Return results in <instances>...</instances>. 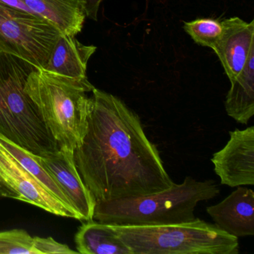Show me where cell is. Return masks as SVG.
Instances as JSON below:
<instances>
[{
  "mask_svg": "<svg viewBox=\"0 0 254 254\" xmlns=\"http://www.w3.org/2000/svg\"><path fill=\"white\" fill-rule=\"evenodd\" d=\"M73 155L96 202L148 195L174 184L139 116L120 98L96 87L87 130Z\"/></svg>",
  "mask_w": 254,
  "mask_h": 254,
  "instance_id": "obj_1",
  "label": "cell"
},
{
  "mask_svg": "<svg viewBox=\"0 0 254 254\" xmlns=\"http://www.w3.org/2000/svg\"><path fill=\"white\" fill-rule=\"evenodd\" d=\"M212 180L199 181L186 177L167 190L148 195L97 201L93 220L119 226H157L190 222L196 219L199 202L219 195Z\"/></svg>",
  "mask_w": 254,
  "mask_h": 254,
  "instance_id": "obj_2",
  "label": "cell"
},
{
  "mask_svg": "<svg viewBox=\"0 0 254 254\" xmlns=\"http://www.w3.org/2000/svg\"><path fill=\"white\" fill-rule=\"evenodd\" d=\"M37 68L18 56L0 51V134L41 157L59 146L25 90Z\"/></svg>",
  "mask_w": 254,
  "mask_h": 254,
  "instance_id": "obj_3",
  "label": "cell"
},
{
  "mask_svg": "<svg viewBox=\"0 0 254 254\" xmlns=\"http://www.w3.org/2000/svg\"><path fill=\"white\" fill-rule=\"evenodd\" d=\"M93 84L37 68L28 78L25 90L38 107L59 148L76 149L87 127Z\"/></svg>",
  "mask_w": 254,
  "mask_h": 254,
  "instance_id": "obj_4",
  "label": "cell"
},
{
  "mask_svg": "<svg viewBox=\"0 0 254 254\" xmlns=\"http://www.w3.org/2000/svg\"><path fill=\"white\" fill-rule=\"evenodd\" d=\"M133 254H238L239 239L196 218L157 226L111 225Z\"/></svg>",
  "mask_w": 254,
  "mask_h": 254,
  "instance_id": "obj_5",
  "label": "cell"
},
{
  "mask_svg": "<svg viewBox=\"0 0 254 254\" xmlns=\"http://www.w3.org/2000/svg\"><path fill=\"white\" fill-rule=\"evenodd\" d=\"M61 35L44 19L0 2V51L44 69Z\"/></svg>",
  "mask_w": 254,
  "mask_h": 254,
  "instance_id": "obj_6",
  "label": "cell"
},
{
  "mask_svg": "<svg viewBox=\"0 0 254 254\" xmlns=\"http://www.w3.org/2000/svg\"><path fill=\"white\" fill-rule=\"evenodd\" d=\"M0 197L26 202L53 215L81 221L73 209L49 192L1 143Z\"/></svg>",
  "mask_w": 254,
  "mask_h": 254,
  "instance_id": "obj_7",
  "label": "cell"
},
{
  "mask_svg": "<svg viewBox=\"0 0 254 254\" xmlns=\"http://www.w3.org/2000/svg\"><path fill=\"white\" fill-rule=\"evenodd\" d=\"M230 139L212 155L221 184L230 187L254 185V127L229 132Z\"/></svg>",
  "mask_w": 254,
  "mask_h": 254,
  "instance_id": "obj_8",
  "label": "cell"
},
{
  "mask_svg": "<svg viewBox=\"0 0 254 254\" xmlns=\"http://www.w3.org/2000/svg\"><path fill=\"white\" fill-rule=\"evenodd\" d=\"M41 164L62 188L83 221L93 220L96 201L83 182L74 160L73 151L60 148L40 157Z\"/></svg>",
  "mask_w": 254,
  "mask_h": 254,
  "instance_id": "obj_9",
  "label": "cell"
},
{
  "mask_svg": "<svg viewBox=\"0 0 254 254\" xmlns=\"http://www.w3.org/2000/svg\"><path fill=\"white\" fill-rule=\"evenodd\" d=\"M221 24L222 33L212 50L231 82L240 73L254 48V20L247 23L235 17L226 19Z\"/></svg>",
  "mask_w": 254,
  "mask_h": 254,
  "instance_id": "obj_10",
  "label": "cell"
},
{
  "mask_svg": "<svg viewBox=\"0 0 254 254\" xmlns=\"http://www.w3.org/2000/svg\"><path fill=\"white\" fill-rule=\"evenodd\" d=\"M206 211L215 225L227 234L238 239L254 236V191L251 189L238 187Z\"/></svg>",
  "mask_w": 254,
  "mask_h": 254,
  "instance_id": "obj_11",
  "label": "cell"
},
{
  "mask_svg": "<svg viewBox=\"0 0 254 254\" xmlns=\"http://www.w3.org/2000/svg\"><path fill=\"white\" fill-rule=\"evenodd\" d=\"M32 14L57 28L64 35L75 36L87 17L86 0H20Z\"/></svg>",
  "mask_w": 254,
  "mask_h": 254,
  "instance_id": "obj_12",
  "label": "cell"
},
{
  "mask_svg": "<svg viewBox=\"0 0 254 254\" xmlns=\"http://www.w3.org/2000/svg\"><path fill=\"white\" fill-rule=\"evenodd\" d=\"M96 51L94 46L84 45L75 36L62 33L43 69L72 79H87V63Z\"/></svg>",
  "mask_w": 254,
  "mask_h": 254,
  "instance_id": "obj_13",
  "label": "cell"
},
{
  "mask_svg": "<svg viewBox=\"0 0 254 254\" xmlns=\"http://www.w3.org/2000/svg\"><path fill=\"white\" fill-rule=\"evenodd\" d=\"M224 107L229 117L247 125L254 115V48L240 73L231 81Z\"/></svg>",
  "mask_w": 254,
  "mask_h": 254,
  "instance_id": "obj_14",
  "label": "cell"
},
{
  "mask_svg": "<svg viewBox=\"0 0 254 254\" xmlns=\"http://www.w3.org/2000/svg\"><path fill=\"white\" fill-rule=\"evenodd\" d=\"M77 251L81 254H133L109 224L96 220L86 221L75 236Z\"/></svg>",
  "mask_w": 254,
  "mask_h": 254,
  "instance_id": "obj_15",
  "label": "cell"
},
{
  "mask_svg": "<svg viewBox=\"0 0 254 254\" xmlns=\"http://www.w3.org/2000/svg\"><path fill=\"white\" fill-rule=\"evenodd\" d=\"M0 143L8 151L10 154L20 163L34 178L55 197L63 202L66 206L72 208L64 192L47 169L41 164L40 156L35 155L27 150L19 146L17 144L0 134ZM75 210V209H74ZM76 212V211H75Z\"/></svg>",
  "mask_w": 254,
  "mask_h": 254,
  "instance_id": "obj_16",
  "label": "cell"
},
{
  "mask_svg": "<svg viewBox=\"0 0 254 254\" xmlns=\"http://www.w3.org/2000/svg\"><path fill=\"white\" fill-rule=\"evenodd\" d=\"M184 29L196 44L212 49L222 33V24L215 19H196L184 23Z\"/></svg>",
  "mask_w": 254,
  "mask_h": 254,
  "instance_id": "obj_17",
  "label": "cell"
},
{
  "mask_svg": "<svg viewBox=\"0 0 254 254\" xmlns=\"http://www.w3.org/2000/svg\"><path fill=\"white\" fill-rule=\"evenodd\" d=\"M37 254L35 237L24 230L0 232V254Z\"/></svg>",
  "mask_w": 254,
  "mask_h": 254,
  "instance_id": "obj_18",
  "label": "cell"
},
{
  "mask_svg": "<svg viewBox=\"0 0 254 254\" xmlns=\"http://www.w3.org/2000/svg\"><path fill=\"white\" fill-rule=\"evenodd\" d=\"M35 248L37 254H78L64 244L56 242L52 237H35Z\"/></svg>",
  "mask_w": 254,
  "mask_h": 254,
  "instance_id": "obj_19",
  "label": "cell"
},
{
  "mask_svg": "<svg viewBox=\"0 0 254 254\" xmlns=\"http://www.w3.org/2000/svg\"><path fill=\"white\" fill-rule=\"evenodd\" d=\"M103 0H86L85 11L87 17L96 21L99 7Z\"/></svg>",
  "mask_w": 254,
  "mask_h": 254,
  "instance_id": "obj_20",
  "label": "cell"
},
{
  "mask_svg": "<svg viewBox=\"0 0 254 254\" xmlns=\"http://www.w3.org/2000/svg\"><path fill=\"white\" fill-rule=\"evenodd\" d=\"M0 2L4 4V5L11 7V8H15V9L27 11V12L32 14V12L29 11V8H28L20 0H0Z\"/></svg>",
  "mask_w": 254,
  "mask_h": 254,
  "instance_id": "obj_21",
  "label": "cell"
}]
</instances>
